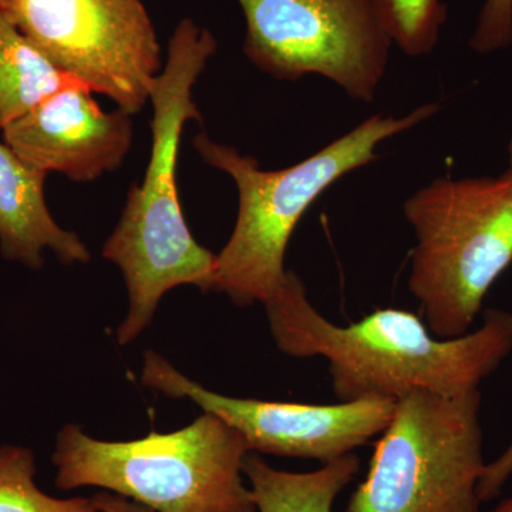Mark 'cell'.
I'll use <instances>...</instances> for the list:
<instances>
[{
    "label": "cell",
    "mask_w": 512,
    "mask_h": 512,
    "mask_svg": "<svg viewBox=\"0 0 512 512\" xmlns=\"http://www.w3.org/2000/svg\"><path fill=\"white\" fill-rule=\"evenodd\" d=\"M264 306L282 353L328 360L340 402L473 392L512 352V313L503 309H487L480 328L451 339L437 338L423 318L404 309H379L338 326L312 305L305 284L292 271Z\"/></svg>",
    "instance_id": "cell-1"
},
{
    "label": "cell",
    "mask_w": 512,
    "mask_h": 512,
    "mask_svg": "<svg viewBox=\"0 0 512 512\" xmlns=\"http://www.w3.org/2000/svg\"><path fill=\"white\" fill-rule=\"evenodd\" d=\"M217 47L210 30L192 19L181 20L168 43L167 62L151 87L150 161L141 184L128 191L119 224L103 247L104 258L119 266L130 299L117 329L121 346L130 345L150 326L171 289H212L217 254L198 244L185 222L177 160L185 124L202 121L192 93Z\"/></svg>",
    "instance_id": "cell-2"
},
{
    "label": "cell",
    "mask_w": 512,
    "mask_h": 512,
    "mask_svg": "<svg viewBox=\"0 0 512 512\" xmlns=\"http://www.w3.org/2000/svg\"><path fill=\"white\" fill-rule=\"evenodd\" d=\"M439 110V103H427L402 117L375 114L301 163L274 171L262 170L237 148L197 134L194 147L202 160L228 174L238 191L237 222L217 254L211 291L224 293L238 308L266 305L285 284L286 249L313 202L340 178L377 160L383 141Z\"/></svg>",
    "instance_id": "cell-3"
},
{
    "label": "cell",
    "mask_w": 512,
    "mask_h": 512,
    "mask_svg": "<svg viewBox=\"0 0 512 512\" xmlns=\"http://www.w3.org/2000/svg\"><path fill=\"white\" fill-rule=\"evenodd\" d=\"M247 441L220 417L131 441L97 440L77 424L56 437L59 490L96 487L154 512H256L245 483Z\"/></svg>",
    "instance_id": "cell-4"
},
{
    "label": "cell",
    "mask_w": 512,
    "mask_h": 512,
    "mask_svg": "<svg viewBox=\"0 0 512 512\" xmlns=\"http://www.w3.org/2000/svg\"><path fill=\"white\" fill-rule=\"evenodd\" d=\"M403 212L416 234L407 285L427 328L466 335L512 264V165L497 177L437 178Z\"/></svg>",
    "instance_id": "cell-5"
},
{
    "label": "cell",
    "mask_w": 512,
    "mask_h": 512,
    "mask_svg": "<svg viewBox=\"0 0 512 512\" xmlns=\"http://www.w3.org/2000/svg\"><path fill=\"white\" fill-rule=\"evenodd\" d=\"M481 392L397 400L346 512H481Z\"/></svg>",
    "instance_id": "cell-6"
},
{
    "label": "cell",
    "mask_w": 512,
    "mask_h": 512,
    "mask_svg": "<svg viewBox=\"0 0 512 512\" xmlns=\"http://www.w3.org/2000/svg\"><path fill=\"white\" fill-rule=\"evenodd\" d=\"M244 53L276 80L325 77L350 99L372 103L393 40L376 0H237Z\"/></svg>",
    "instance_id": "cell-7"
},
{
    "label": "cell",
    "mask_w": 512,
    "mask_h": 512,
    "mask_svg": "<svg viewBox=\"0 0 512 512\" xmlns=\"http://www.w3.org/2000/svg\"><path fill=\"white\" fill-rule=\"evenodd\" d=\"M0 12L62 72L140 113L163 70L143 0H0Z\"/></svg>",
    "instance_id": "cell-8"
},
{
    "label": "cell",
    "mask_w": 512,
    "mask_h": 512,
    "mask_svg": "<svg viewBox=\"0 0 512 512\" xmlns=\"http://www.w3.org/2000/svg\"><path fill=\"white\" fill-rule=\"evenodd\" d=\"M141 380L171 399L191 400L204 413L220 417L244 437L252 453L322 464L348 456L380 436L396 407L393 400L376 397L305 404L225 396L188 379L153 350L144 353Z\"/></svg>",
    "instance_id": "cell-9"
},
{
    "label": "cell",
    "mask_w": 512,
    "mask_h": 512,
    "mask_svg": "<svg viewBox=\"0 0 512 512\" xmlns=\"http://www.w3.org/2000/svg\"><path fill=\"white\" fill-rule=\"evenodd\" d=\"M93 93L82 83L64 87L6 127L2 140L26 163L74 183L113 173L133 144V120L101 109Z\"/></svg>",
    "instance_id": "cell-10"
},
{
    "label": "cell",
    "mask_w": 512,
    "mask_h": 512,
    "mask_svg": "<svg viewBox=\"0 0 512 512\" xmlns=\"http://www.w3.org/2000/svg\"><path fill=\"white\" fill-rule=\"evenodd\" d=\"M47 173L22 160L0 141V254L39 271L50 251L63 265L92 259L79 235L57 224L47 208Z\"/></svg>",
    "instance_id": "cell-11"
},
{
    "label": "cell",
    "mask_w": 512,
    "mask_h": 512,
    "mask_svg": "<svg viewBox=\"0 0 512 512\" xmlns=\"http://www.w3.org/2000/svg\"><path fill=\"white\" fill-rule=\"evenodd\" d=\"M359 470V457L353 453L322 464L311 473L276 470L252 451L244 461V476L256 512H332L336 498Z\"/></svg>",
    "instance_id": "cell-12"
},
{
    "label": "cell",
    "mask_w": 512,
    "mask_h": 512,
    "mask_svg": "<svg viewBox=\"0 0 512 512\" xmlns=\"http://www.w3.org/2000/svg\"><path fill=\"white\" fill-rule=\"evenodd\" d=\"M77 83L82 82L50 62L0 12V134L47 97Z\"/></svg>",
    "instance_id": "cell-13"
},
{
    "label": "cell",
    "mask_w": 512,
    "mask_h": 512,
    "mask_svg": "<svg viewBox=\"0 0 512 512\" xmlns=\"http://www.w3.org/2000/svg\"><path fill=\"white\" fill-rule=\"evenodd\" d=\"M36 456L28 447L0 446V512H100L93 498H56L36 484Z\"/></svg>",
    "instance_id": "cell-14"
},
{
    "label": "cell",
    "mask_w": 512,
    "mask_h": 512,
    "mask_svg": "<svg viewBox=\"0 0 512 512\" xmlns=\"http://www.w3.org/2000/svg\"><path fill=\"white\" fill-rule=\"evenodd\" d=\"M393 45L404 55H430L447 19L443 0H376Z\"/></svg>",
    "instance_id": "cell-15"
},
{
    "label": "cell",
    "mask_w": 512,
    "mask_h": 512,
    "mask_svg": "<svg viewBox=\"0 0 512 512\" xmlns=\"http://www.w3.org/2000/svg\"><path fill=\"white\" fill-rule=\"evenodd\" d=\"M512 45V0H485L470 47L480 55L500 52Z\"/></svg>",
    "instance_id": "cell-16"
},
{
    "label": "cell",
    "mask_w": 512,
    "mask_h": 512,
    "mask_svg": "<svg viewBox=\"0 0 512 512\" xmlns=\"http://www.w3.org/2000/svg\"><path fill=\"white\" fill-rule=\"evenodd\" d=\"M512 476V441L494 461L487 463L483 477L478 483V497L481 503L493 500L501 493Z\"/></svg>",
    "instance_id": "cell-17"
},
{
    "label": "cell",
    "mask_w": 512,
    "mask_h": 512,
    "mask_svg": "<svg viewBox=\"0 0 512 512\" xmlns=\"http://www.w3.org/2000/svg\"><path fill=\"white\" fill-rule=\"evenodd\" d=\"M94 504L100 512H154L144 505L123 497V495L101 490L93 495Z\"/></svg>",
    "instance_id": "cell-18"
},
{
    "label": "cell",
    "mask_w": 512,
    "mask_h": 512,
    "mask_svg": "<svg viewBox=\"0 0 512 512\" xmlns=\"http://www.w3.org/2000/svg\"><path fill=\"white\" fill-rule=\"evenodd\" d=\"M491 512H512V495L497 505Z\"/></svg>",
    "instance_id": "cell-19"
},
{
    "label": "cell",
    "mask_w": 512,
    "mask_h": 512,
    "mask_svg": "<svg viewBox=\"0 0 512 512\" xmlns=\"http://www.w3.org/2000/svg\"><path fill=\"white\" fill-rule=\"evenodd\" d=\"M507 151H508V163H510V165H512V136L510 138V141H508Z\"/></svg>",
    "instance_id": "cell-20"
}]
</instances>
